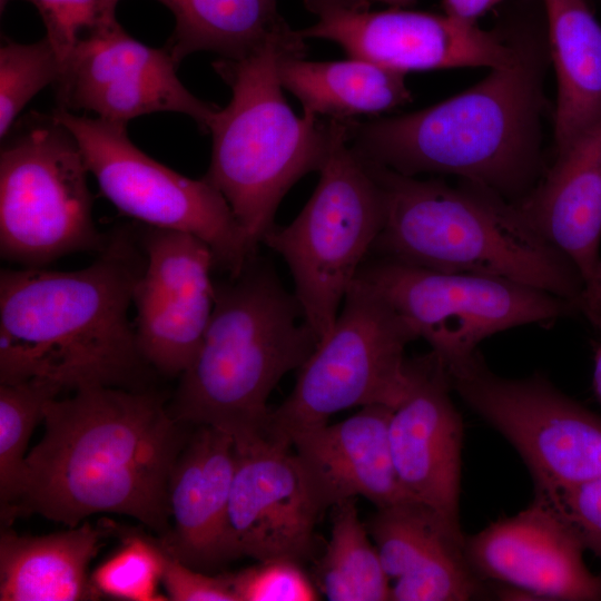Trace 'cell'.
<instances>
[{
	"label": "cell",
	"instance_id": "cell-1",
	"mask_svg": "<svg viewBox=\"0 0 601 601\" xmlns=\"http://www.w3.org/2000/svg\"><path fill=\"white\" fill-rule=\"evenodd\" d=\"M45 433L24 462L22 514L73 528L98 513L130 516L161 538L170 529L169 479L187 424L146 390L93 386L49 401Z\"/></svg>",
	"mask_w": 601,
	"mask_h": 601
},
{
	"label": "cell",
	"instance_id": "cell-2",
	"mask_svg": "<svg viewBox=\"0 0 601 601\" xmlns=\"http://www.w3.org/2000/svg\"><path fill=\"white\" fill-rule=\"evenodd\" d=\"M86 268L0 273V384L42 380L63 390H140L150 366L128 311L145 257L118 230Z\"/></svg>",
	"mask_w": 601,
	"mask_h": 601
},
{
	"label": "cell",
	"instance_id": "cell-3",
	"mask_svg": "<svg viewBox=\"0 0 601 601\" xmlns=\"http://www.w3.org/2000/svg\"><path fill=\"white\" fill-rule=\"evenodd\" d=\"M545 49L518 38L511 63L454 97L412 114L345 119L348 140L365 159L402 175L450 174L506 199L523 195L540 167Z\"/></svg>",
	"mask_w": 601,
	"mask_h": 601
},
{
	"label": "cell",
	"instance_id": "cell-4",
	"mask_svg": "<svg viewBox=\"0 0 601 601\" xmlns=\"http://www.w3.org/2000/svg\"><path fill=\"white\" fill-rule=\"evenodd\" d=\"M365 160L385 198V221L372 248L380 257L502 277L578 303L584 288L578 267L516 203L472 181L452 187Z\"/></svg>",
	"mask_w": 601,
	"mask_h": 601
},
{
	"label": "cell",
	"instance_id": "cell-5",
	"mask_svg": "<svg viewBox=\"0 0 601 601\" xmlns=\"http://www.w3.org/2000/svg\"><path fill=\"white\" fill-rule=\"evenodd\" d=\"M273 266L256 255L215 283L214 311L201 344L169 407L187 425H207L235 440L266 432L267 400L298 370L318 341Z\"/></svg>",
	"mask_w": 601,
	"mask_h": 601
},
{
	"label": "cell",
	"instance_id": "cell-6",
	"mask_svg": "<svg viewBox=\"0 0 601 601\" xmlns=\"http://www.w3.org/2000/svg\"><path fill=\"white\" fill-rule=\"evenodd\" d=\"M304 40L272 43L245 58L213 63L233 96L209 124L213 145L205 178L256 245L275 226L288 189L306 174L321 170L333 141L335 119L297 117L282 91L279 62L304 58Z\"/></svg>",
	"mask_w": 601,
	"mask_h": 601
},
{
	"label": "cell",
	"instance_id": "cell-7",
	"mask_svg": "<svg viewBox=\"0 0 601 601\" xmlns=\"http://www.w3.org/2000/svg\"><path fill=\"white\" fill-rule=\"evenodd\" d=\"M318 184L287 226L262 239L292 274L303 318L322 341L333 328L352 283L385 221V198L367 161L348 140L345 119H335Z\"/></svg>",
	"mask_w": 601,
	"mask_h": 601
},
{
	"label": "cell",
	"instance_id": "cell-8",
	"mask_svg": "<svg viewBox=\"0 0 601 601\" xmlns=\"http://www.w3.org/2000/svg\"><path fill=\"white\" fill-rule=\"evenodd\" d=\"M0 154V253L41 267L79 252H100L108 238L92 218L89 173L72 134L53 114L16 121Z\"/></svg>",
	"mask_w": 601,
	"mask_h": 601
},
{
	"label": "cell",
	"instance_id": "cell-9",
	"mask_svg": "<svg viewBox=\"0 0 601 601\" xmlns=\"http://www.w3.org/2000/svg\"><path fill=\"white\" fill-rule=\"evenodd\" d=\"M416 338L394 306L356 277L333 328L298 368L290 394L270 411L265 433L289 443L293 434L327 424L343 410L394 408L407 384L405 347Z\"/></svg>",
	"mask_w": 601,
	"mask_h": 601
},
{
	"label": "cell",
	"instance_id": "cell-10",
	"mask_svg": "<svg viewBox=\"0 0 601 601\" xmlns=\"http://www.w3.org/2000/svg\"><path fill=\"white\" fill-rule=\"evenodd\" d=\"M52 114L72 134L89 173L120 213L149 227L198 237L228 276L258 255V245L205 177L188 178L144 154L129 139L126 124L61 109Z\"/></svg>",
	"mask_w": 601,
	"mask_h": 601
},
{
	"label": "cell",
	"instance_id": "cell-11",
	"mask_svg": "<svg viewBox=\"0 0 601 601\" xmlns=\"http://www.w3.org/2000/svg\"><path fill=\"white\" fill-rule=\"evenodd\" d=\"M372 284L446 367L466 361L495 333L579 313L575 300L511 279L432 270L385 257L365 262Z\"/></svg>",
	"mask_w": 601,
	"mask_h": 601
},
{
	"label": "cell",
	"instance_id": "cell-12",
	"mask_svg": "<svg viewBox=\"0 0 601 601\" xmlns=\"http://www.w3.org/2000/svg\"><path fill=\"white\" fill-rule=\"evenodd\" d=\"M452 388L516 449L535 491H554L601 476V416L542 375L497 376L477 351L446 367Z\"/></svg>",
	"mask_w": 601,
	"mask_h": 601
},
{
	"label": "cell",
	"instance_id": "cell-13",
	"mask_svg": "<svg viewBox=\"0 0 601 601\" xmlns=\"http://www.w3.org/2000/svg\"><path fill=\"white\" fill-rule=\"evenodd\" d=\"M314 24L298 30L304 38L337 43L353 59L406 73L460 67L511 63L518 39H505L446 13L404 8L372 10L371 0H303Z\"/></svg>",
	"mask_w": 601,
	"mask_h": 601
},
{
	"label": "cell",
	"instance_id": "cell-14",
	"mask_svg": "<svg viewBox=\"0 0 601 601\" xmlns=\"http://www.w3.org/2000/svg\"><path fill=\"white\" fill-rule=\"evenodd\" d=\"M178 66L166 48L144 45L117 21L85 36L62 62L53 83L57 109L126 125L147 114L179 112L208 131L219 108L185 88Z\"/></svg>",
	"mask_w": 601,
	"mask_h": 601
},
{
	"label": "cell",
	"instance_id": "cell-15",
	"mask_svg": "<svg viewBox=\"0 0 601 601\" xmlns=\"http://www.w3.org/2000/svg\"><path fill=\"white\" fill-rule=\"evenodd\" d=\"M235 444L227 516L229 560L300 563L312 553L315 526L325 511L309 475L289 443L266 433Z\"/></svg>",
	"mask_w": 601,
	"mask_h": 601
},
{
	"label": "cell",
	"instance_id": "cell-16",
	"mask_svg": "<svg viewBox=\"0 0 601 601\" xmlns=\"http://www.w3.org/2000/svg\"><path fill=\"white\" fill-rule=\"evenodd\" d=\"M140 246L145 266L132 293L138 346L151 368L180 376L193 362L214 311L215 256L191 234L149 226Z\"/></svg>",
	"mask_w": 601,
	"mask_h": 601
},
{
	"label": "cell",
	"instance_id": "cell-17",
	"mask_svg": "<svg viewBox=\"0 0 601 601\" xmlns=\"http://www.w3.org/2000/svg\"><path fill=\"white\" fill-rule=\"evenodd\" d=\"M406 374L388 424L396 473L413 500L459 521L463 424L447 368L431 352L406 359Z\"/></svg>",
	"mask_w": 601,
	"mask_h": 601
},
{
	"label": "cell",
	"instance_id": "cell-18",
	"mask_svg": "<svg viewBox=\"0 0 601 601\" xmlns=\"http://www.w3.org/2000/svg\"><path fill=\"white\" fill-rule=\"evenodd\" d=\"M584 550L573 530L538 495L525 510L465 538V553L479 578L541 599H601V578L585 565Z\"/></svg>",
	"mask_w": 601,
	"mask_h": 601
},
{
	"label": "cell",
	"instance_id": "cell-19",
	"mask_svg": "<svg viewBox=\"0 0 601 601\" xmlns=\"http://www.w3.org/2000/svg\"><path fill=\"white\" fill-rule=\"evenodd\" d=\"M365 524L392 601H464L480 593L459 521L410 500L376 508Z\"/></svg>",
	"mask_w": 601,
	"mask_h": 601
},
{
	"label": "cell",
	"instance_id": "cell-20",
	"mask_svg": "<svg viewBox=\"0 0 601 601\" xmlns=\"http://www.w3.org/2000/svg\"><path fill=\"white\" fill-rule=\"evenodd\" d=\"M173 467L168 500L170 529L160 545L187 565L208 572L229 562L227 516L236 466L234 437L200 425Z\"/></svg>",
	"mask_w": 601,
	"mask_h": 601
},
{
	"label": "cell",
	"instance_id": "cell-21",
	"mask_svg": "<svg viewBox=\"0 0 601 601\" xmlns=\"http://www.w3.org/2000/svg\"><path fill=\"white\" fill-rule=\"evenodd\" d=\"M393 408L368 405L335 424L293 434L289 443L327 510L362 496L376 508L413 500L396 473L388 437Z\"/></svg>",
	"mask_w": 601,
	"mask_h": 601
},
{
	"label": "cell",
	"instance_id": "cell-22",
	"mask_svg": "<svg viewBox=\"0 0 601 601\" xmlns=\"http://www.w3.org/2000/svg\"><path fill=\"white\" fill-rule=\"evenodd\" d=\"M516 205L589 285L601 262V119L555 154L542 180Z\"/></svg>",
	"mask_w": 601,
	"mask_h": 601
},
{
	"label": "cell",
	"instance_id": "cell-23",
	"mask_svg": "<svg viewBox=\"0 0 601 601\" xmlns=\"http://www.w3.org/2000/svg\"><path fill=\"white\" fill-rule=\"evenodd\" d=\"M104 532L88 521L46 535H0L1 601H79L99 598L88 573Z\"/></svg>",
	"mask_w": 601,
	"mask_h": 601
},
{
	"label": "cell",
	"instance_id": "cell-24",
	"mask_svg": "<svg viewBox=\"0 0 601 601\" xmlns=\"http://www.w3.org/2000/svg\"><path fill=\"white\" fill-rule=\"evenodd\" d=\"M558 80L555 154L601 119V24L585 0H543Z\"/></svg>",
	"mask_w": 601,
	"mask_h": 601
},
{
	"label": "cell",
	"instance_id": "cell-25",
	"mask_svg": "<svg viewBox=\"0 0 601 601\" xmlns=\"http://www.w3.org/2000/svg\"><path fill=\"white\" fill-rule=\"evenodd\" d=\"M175 18L166 49L180 63L210 51L240 59L278 42L304 39L278 11L277 0H155Z\"/></svg>",
	"mask_w": 601,
	"mask_h": 601
},
{
	"label": "cell",
	"instance_id": "cell-26",
	"mask_svg": "<svg viewBox=\"0 0 601 601\" xmlns=\"http://www.w3.org/2000/svg\"><path fill=\"white\" fill-rule=\"evenodd\" d=\"M278 76L283 88L302 102L304 114L319 118L376 115L412 100L404 72L366 60L285 58L279 62Z\"/></svg>",
	"mask_w": 601,
	"mask_h": 601
},
{
	"label": "cell",
	"instance_id": "cell-27",
	"mask_svg": "<svg viewBox=\"0 0 601 601\" xmlns=\"http://www.w3.org/2000/svg\"><path fill=\"white\" fill-rule=\"evenodd\" d=\"M319 590L329 601L391 600V583L358 516L355 499L333 506L331 535L318 563Z\"/></svg>",
	"mask_w": 601,
	"mask_h": 601
},
{
	"label": "cell",
	"instance_id": "cell-28",
	"mask_svg": "<svg viewBox=\"0 0 601 601\" xmlns=\"http://www.w3.org/2000/svg\"><path fill=\"white\" fill-rule=\"evenodd\" d=\"M61 388L42 380L0 384V510L1 520L16 502L29 440L43 420L47 403Z\"/></svg>",
	"mask_w": 601,
	"mask_h": 601
},
{
	"label": "cell",
	"instance_id": "cell-29",
	"mask_svg": "<svg viewBox=\"0 0 601 601\" xmlns=\"http://www.w3.org/2000/svg\"><path fill=\"white\" fill-rule=\"evenodd\" d=\"M116 532L121 546L90 574L98 595L129 601L166 600L158 592L161 555L157 538L129 530Z\"/></svg>",
	"mask_w": 601,
	"mask_h": 601
},
{
	"label": "cell",
	"instance_id": "cell-30",
	"mask_svg": "<svg viewBox=\"0 0 601 601\" xmlns=\"http://www.w3.org/2000/svg\"><path fill=\"white\" fill-rule=\"evenodd\" d=\"M61 61L52 45L42 38L32 43L9 39L0 48V136L3 139L23 107L42 88L55 83Z\"/></svg>",
	"mask_w": 601,
	"mask_h": 601
},
{
	"label": "cell",
	"instance_id": "cell-31",
	"mask_svg": "<svg viewBox=\"0 0 601 601\" xmlns=\"http://www.w3.org/2000/svg\"><path fill=\"white\" fill-rule=\"evenodd\" d=\"M61 63L88 33L117 22L120 0H31Z\"/></svg>",
	"mask_w": 601,
	"mask_h": 601
},
{
	"label": "cell",
	"instance_id": "cell-32",
	"mask_svg": "<svg viewBox=\"0 0 601 601\" xmlns=\"http://www.w3.org/2000/svg\"><path fill=\"white\" fill-rule=\"evenodd\" d=\"M238 601H313L316 588L299 563L272 560L228 574Z\"/></svg>",
	"mask_w": 601,
	"mask_h": 601
},
{
	"label": "cell",
	"instance_id": "cell-33",
	"mask_svg": "<svg viewBox=\"0 0 601 601\" xmlns=\"http://www.w3.org/2000/svg\"><path fill=\"white\" fill-rule=\"evenodd\" d=\"M601 560V476L570 487L535 491Z\"/></svg>",
	"mask_w": 601,
	"mask_h": 601
},
{
	"label": "cell",
	"instance_id": "cell-34",
	"mask_svg": "<svg viewBox=\"0 0 601 601\" xmlns=\"http://www.w3.org/2000/svg\"><path fill=\"white\" fill-rule=\"evenodd\" d=\"M160 555L161 582L168 599L174 601H238L228 574L209 575L207 572L196 570L169 554L161 545Z\"/></svg>",
	"mask_w": 601,
	"mask_h": 601
},
{
	"label": "cell",
	"instance_id": "cell-35",
	"mask_svg": "<svg viewBox=\"0 0 601 601\" xmlns=\"http://www.w3.org/2000/svg\"><path fill=\"white\" fill-rule=\"evenodd\" d=\"M578 306L579 312L587 317L593 327L601 331V262L592 280L583 288Z\"/></svg>",
	"mask_w": 601,
	"mask_h": 601
},
{
	"label": "cell",
	"instance_id": "cell-36",
	"mask_svg": "<svg viewBox=\"0 0 601 601\" xmlns=\"http://www.w3.org/2000/svg\"><path fill=\"white\" fill-rule=\"evenodd\" d=\"M501 0H443L445 13L475 23L476 19L483 16Z\"/></svg>",
	"mask_w": 601,
	"mask_h": 601
},
{
	"label": "cell",
	"instance_id": "cell-37",
	"mask_svg": "<svg viewBox=\"0 0 601 601\" xmlns=\"http://www.w3.org/2000/svg\"><path fill=\"white\" fill-rule=\"evenodd\" d=\"M592 385L595 397L601 404V345L597 348L594 355Z\"/></svg>",
	"mask_w": 601,
	"mask_h": 601
},
{
	"label": "cell",
	"instance_id": "cell-38",
	"mask_svg": "<svg viewBox=\"0 0 601 601\" xmlns=\"http://www.w3.org/2000/svg\"><path fill=\"white\" fill-rule=\"evenodd\" d=\"M390 6L391 8H405L413 4L416 0H374Z\"/></svg>",
	"mask_w": 601,
	"mask_h": 601
},
{
	"label": "cell",
	"instance_id": "cell-39",
	"mask_svg": "<svg viewBox=\"0 0 601 601\" xmlns=\"http://www.w3.org/2000/svg\"><path fill=\"white\" fill-rule=\"evenodd\" d=\"M7 2H8V0H0V10H1V12H3V10H4L6 6H7Z\"/></svg>",
	"mask_w": 601,
	"mask_h": 601
}]
</instances>
